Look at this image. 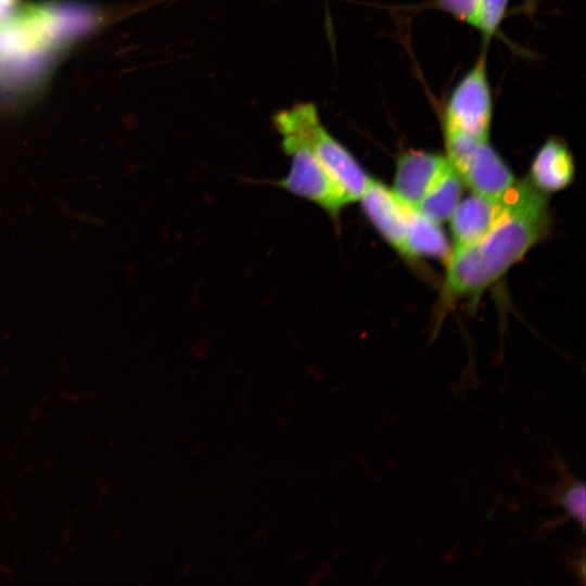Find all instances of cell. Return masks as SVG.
I'll return each mask as SVG.
<instances>
[{"mask_svg": "<svg viewBox=\"0 0 586 586\" xmlns=\"http://www.w3.org/2000/svg\"><path fill=\"white\" fill-rule=\"evenodd\" d=\"M548 225L545 193L531 181L515 182L501 199L500 213L489 230L476 242L449 253L446 298L476 301L543 239Z\"/></svg>", "mask_w": 586, "mask_h": 586, "instance_id": "6da1fadb", "label": "cell"}, {"mask_svg": "<svg viewBox=\"0 0 586 586\" xmlns=\"http://www.w3.org/2000/svg\"><path fill=\"white\" fill-rule=\"evenodd\" d=\"M281 146L301 144L308 148L351 202L358 201L370 176L356 157L322 124L317 106L303 102L273 116Z\"/></svg>", "mask_w": 586, "mask_h": 586, "instance_id": "7a4b0ae2", "label": "cell"}, {"mask_svg": "<svg viewBox=\"0 0 586 586\" xmlns=\"http://www.w3.org/2000/svg\"><path fill=\"white\" fill-rule=\"evenodd\" d=\"M492 118L493 100L483 50L448 97L443 115L444 133L487 141Z\"/></svg>", "mask_w": 586, "mask_h": 586, "instance_id": "3957f363", "label": "cell"}, {"mask_svg": "<svg viewBox=\"0 0 586 586\" xmlns=\"http://www.w3.org/2000/svg\"><path fill=\"white\" fill-rule=\"evenodd\" d=\"M445 142L447 160L474 194L500 201L517 182L488 140L445 136Z\"/></svg>", "mask_w": 586, "mask_h": 586, "instance_id": "277c9868", "label": "cell"}, {"mask_svg": "<svg viewBox=\"0 0 586 586\" xmlns=\"http://www.w3.org/2000/svg\"><path fill=\"white\" fill-rule=\"evenodd\" d=\"M291 164L285 176L275 183L324 209L336 219L344 206L352 203L345 192L331 178L313 152L301 144L282 146Z\"/></svg>", "mask_w": 586, "mask_h": 586, "instance_id": "5b68a950", "label": "cell"}, {"mask_svg": "<svg viewBox=\"0 0 586 586\" xmlns=\"http://www.w3.org/2000/svg\"><path fill=\"white\" fill-rule=\"evenodd\" d=\"M359 201L365 215L382 238L403 254L413 209L406 206L393 190L372 178Z\"/></svg>", "mask_w": 586, "mask_h": 586, "instance_id": "8992f818", "label": "cell"}, {"mask_svg": "<svg viewBox=\"0 0 586 586\" xmlns=\"http://www.w3.org/2000/svg\"><path fill=\"white\" fill-rule=\"evenodd\" d=\"M449 165L446 156L425 151H406L396 162L393 192L416 211L431 186Z\"/></svg>", "mask_w": 586, "mask_h": 586, "instance_id": "52a82bcc", "label": "cell"}, {"mask_svg": "<svg viewBox=\"0 0 586 586\" xmlns=\"http://www.w3.org/2000/svg\"><path fill=\"white\" fill-rule=\"evenodd\" d=\"M501 200L494 201L477 194L460 200L450 216L454 249L468 246L480 240L500 213Z\"/></svg>", "mask_w": 586, "mask_h": 586, "instance_id": "ba28073f", "label": "cell"}, {"mask_svg": "<svg viewBox=\"0 0 586 586\" xmlns=\"http://www.w3.org/2000/svg\"><path fill=\"white\" fill-rule=\"evenodd\" d=\"M573 178L574 162L569 148L560 139H548L534 156L531 182L542 192L548 193L566 188Z\"/></svg>", "mask_w": 586, "mask_h": 586, "instance_id": "9c48e42d", "label": "cell"}, {"mask_svg": "<svg viewBox=\"0 0 586 586\" xmlns=\"http://www.w3.org/2000/svg\"><path fill=\"white\" fill-rule=\"evenodd\" d=\"M461 193L462 180L449 163L425 193L416 211L441 224L450 218L461 200Z\"/></svg>", "mask_w": 586, "mask_h": 586, "instance_id": "30bf717a", "label": "cell"}, {"mask_svg": "<svg viewBox=\"0 0 586 586\" xmlns=\"http://www.w3.org/2000/svg\"><path fill=\"white\" fill-rule=\"evenodd\" d=\"M403 255L410 258H447L449 255L448 241L440 224L413 211L407 229Z\"/></svg>", "mask_w": 586, "mask_h": 586, "instance_id": "8fae6325", "label": "cell"}, {"mask_svg": "<svg viewBox=\"0 0 586 586\" xmlns=\"http://www.w3.org/2000/svg\"><path fill=\"white\" fill-rule=\"evenodd\" d=\"M509 0H481L476 29H479L485 42L497 34L506 15Z\"/></svg>", "mask_w": 586, "mask_h": 586, "instance_id": "7c38bea8", "label": "cell"}, {"mask_svg": "<svg viewBox=\"0 0 586 586\" xmlns=\"http://www.w3.org/2000/svg\"><path fill=\"white\" fill-rule=\"evenodd\" d=\"M585 485L583 482L571 481L559 497L560 505L570 518L579 522L582 530L585 526Z\"/></svg>", "mask_w": 586, "mask_h": 586, "instance_id": "4fadbf2b", "label": "cell"}, {"mask_svg": "<svg viewBox=\"0 0 586 586\" xmlns=\"http://www.w3.org/2000/svg\"><path fill=\"white\" fill-rule=\"evenodd\" d=\"M481 0H436V7L476 28Z\"/></svg>", "mask_w": 586, "mask_h": 586, "instance_id": "5bb4252c", "label": "cell"}]
</instances>
